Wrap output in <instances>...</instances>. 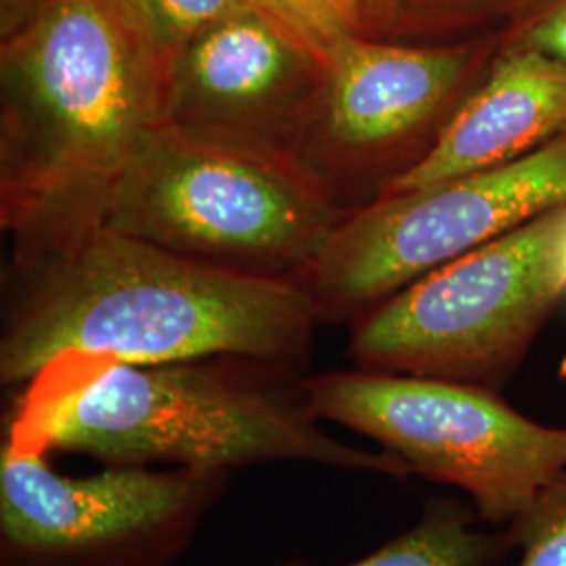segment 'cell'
<instances>
[{"mask_svg":"<svg viewBox=\"0 0 566 566\" xmlns=\"http://www.w3.org/2000/svg\"><path fill=\"white\" fill-rule=\"evenodd\" d=\"M170 70L139 0H44L0 42V223L15 264L102 227L124 170L170 122Z\"/></svg>","mask_w":566,"mask_h":566,"instance_id":"cell-1","label":"cell"},{"mask_svg":"<svg viewBox=\"0 0 566 566\" xmlns=\"http://www.w3.org/2000/svg\"><path fill=\"white\" fill-rule=\"evenodd\" d=\"M4 290L0 380L63 361L163 365L256 357L306 367L324 322L296 280L198 263L112 229L30 263Z\"/></svg>","mask_w":566,"mask_h":566,"instance_id":"cell-2","label":"cell"},{"mask_svg":"<svg viewBox=\"0 0 566 566\" xmlns=\"http://www.w3.org/2000/svg\"><path fill=\"white\" fill-rule=\"evenodd\" d=\"M298 365L203 357L163 365L63 361L28 385L7 439L105 465L235 470L303 462L409 481L388 451L327 434Z\"/></svg>","mask_w":566,"mask_h":566,"instance_id":"cell-3","label":"cell"},{"mask_svg":"<svg viewBox=\"0 0 566 566\" xmlns=\"http://www.w3.org/2000/svg\"><path fill=\"white\" fill-rule=\"evenodd\" d=\"M346 214L296 158L166 122L116 182L102 227L198 263L296 280Z\"/></svg>","mask_w":566,"mask_h":566,"instance_id":"cell-4","label":"cell"},{"mask_svg":"<svg viewBox=\"0 0 566 566\" xmlns=\"http://www.w3.org/2000/svg\"><path fill=\"white\" fill-rule=\"evenodd\" d=\"M566 203L430 271L350 329L355 367L502 392L566 294Z\"/></svg>","mask_w":566,"mask_h":566,"instance_id":"cell-5","label":"cell"},{"mask_svg":"<svg viewBox=\"0 0 566 566\" xmlns=\"http://www.w3.org/2000/svg\"><path fill=\"white\" fill-rule=\"evenodd\" d=\"M308 392L324 422L460 489L486 525H512L566 476V426L539 424L495 390L355 367L308 376Z\"/></svg>","mask_w":566,"mask_h":566,"instance_id":"cell-6","label":"cell"},{"mask_svg":"<svg viewBox=\"0 0 566 566\" xmlns=\"http://www.w3.org/2000/svg\"><path fill=\"white\" fill-rule=\"evenodd\" d=\"M497 51L500 32L446 44L338 42L298 163L346 212L376 202L432 154Z\"/></svg>","mask_w":566,"mask_h":566,"instance_id":"cell-7","label":"cell"},{"mask_svg":"<svg viewBox=\"0 0 566 566\" xmlns=\"http://www.w3.org/2000/svg\"><path fill=\"white\" fill-rule=\"evenodd\" d=\"M566 203V135L514 163L350 210L296 277L322 319L355 324L409 283Z\"/></svg>","mask_w":566,"mask_h":566,"instance_id":"cell-8","label":"cell"},{"mask_svg":"<svg viewBox=\"0 0 566 566\" xmlns=\"http://www.w3.org/2000/svg\"><path fill=\"white\" fill-rule=\"evenodd\" d=\"M227 470L107 465L65 476L36 447L0 449V566H172L229 485Z\"/></svg>","mask_w":566,"mask_h":566,"instance_id":"cell-9","label":"cell"},{"mask_svg":"<svg viewBox=\"0 0 566 566\" xmlns=\"http://www.w3.org/2000/svg\"><path fill=\"white\" fill-rule=\"evenodd\" d=\"M325 60L259 7L172 55L170 122L187 133L298 160Z\"/></svg>","mask_w":566,"mask_h":566,"instance_id":"cell-10","label":"cell"},{"mask_svg":"<svg viewBox=\"0 0 566 566\" xmlns=\"http://www.w3.org/2000/svg\"><path fill=\"white\" fill-rule=\"evenodd\" d=\"M565 135L566 61L500 42L485 78L432 154L388 193L514 163Z\"/></svg>","mask_w":566,"mask_h":566,"instance_id":"cell-11","label":"cell"},{"mask_svg":"<svg viewBox=\"0 0 566 566\" xmlns=\"http://www.w3.org/2000/svg\"><path fill=\"white\" fill-rule=\"evenodd\" d=\"M479 523L483 521L470 502L432 500L416 525L344 566H493L518 549L510 526L485 531Z\"/></svg>","mask_w":566,"mask_h":566,"instance_id":"cell-12","label":"cell"},{"mask_svg":"<svg viewBox=\"0 0 566 566\" xmlns=\"http://www.w3.org/2000/svg\"><path fill=\"white\" fill-rule=\"evenodd\" d=\"M269 18L327 60L346 39L388 41L392 0H252Z\"/></svg>","mask_w":566,"mask_h":566,"instance_id":"cell-13","label":"cell"},{"mask_svg":"<svg viewBox=\"0 0 566 566\" xmlns=\"http://www.w3.org/2000/svg\"><path fill=\"white\" fill-rule=\"evenodd\" d=\"M512 0H392L388 41L446 44L502 32Z\"/></svg>","mask_w":566,"mask_h":566,"instance_id":"cell-14","label":"cell"},{"mask_svg":"<svg viewBox=\"0 0 566 566\" xmlns=\"http://www.w3.org/2000/svg\"><path fill=\"white\" fill-rule=\"evenodd\" d=\"M510 528L521 552L516 566H566V476Z\"/></svg>","mask_w":566,"mask_h":566,"instance_id":"cell-15","label":"cell"},{"mask_svg":"<svg viewBox=\"0 0 566 566\" xmlns=\"http://www.w3.org/2000/svg\"><path fill=\"white\" fill-rule=\"evenodd\" d=\"M139 4L172 55L210 25L256 7L252 0H139Z\"/></svg>","mask_w":566,"mask_h":566,"instance_id":"cell-16","label":"cell"},{"mask_svg":"<svg viewBox=\"0 0 566 566\" xmlns=\"http://www.w3.org/2000/svg\"><path fill=\"white\" fill-rule=\"evenodd\" d=\"M500 42L566 61V0H512Z\"/></svg>","mask_w":566,"mask_h":566,"instance_id":"cell-17","label":"cell"},{"mask_svg":"<svg viewBox=\"0 0 566 566\" xmlns=\"http://www.w3.org/2000/svg\"><path fill=\"white\" fill-rule=\"evenodd\" d=\"M44 0H0V42L9 41L41 11Z\"/></svg>","mask_w":566,"mask_h":566,"instance_id":"cell-18","label":"cell"},{"mask_svg":"<svg viewBox=\"0 0 566 566\" xmlns=\"http://www.w3.org/2000/svg\"><path fill=\"white\" fill-rule=\"evenodd\" d=\"M563 271H565V282H566V238H565V245H563Z\"/></svg>","mask_w":566,"mask_h":566,"instance_id":"cell-19","label":"cell"}]
</instances>
